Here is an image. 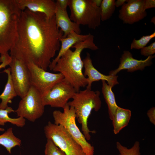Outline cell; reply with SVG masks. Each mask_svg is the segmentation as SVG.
Instances as JSON below:
<instances>
[{"label": "cell", "mask_w": 155, "mask_h": 155, "mask_svg": "<svg viewBox=\"0 0 155 155\" xmlns=\"http://www.w3.org/2000/svg\"><path fill=\"white\" fill-rule=\"evenodd\" d=\"M59 28L55 16L49 18L43 13L27 9L22 11L10 56L25 63L31 61L46 71L51 59L60 48L63 33Z\"/></svg>", "instance_id": "cell-1"}, {"label": "cell", "mask_w": 155, "mask_h": 155, "mask_svg": "<svg viewBox=\"0 0 155 155\" xmlns=\"http://www.w3.org/2000/svg\"><path fill=\"white\" fill-rule=\"evenodd\" d=\"M94 36H92L86 40L76 43L69 49L57 61L52 70L61 73L64 78L74 88L77 92L82 87L88 84L87 78L82 71L84 67L81 57L82 52L85 49L95 51L98 49L94 42Z\"/></svg>", "instance_id": "cell-2"}, {"label": "cell", "mask_w": 155, "mask_h": 155, "mask_svg": "<svg viewBox=\"0 0 155 155\" xmlns=\"http://www.w3.org/2000/svg\"><path fill=\"white\" fill-rule=\"evenodd\" d=\"M16 0H0V55L8 53L15 42L22 11Z\"/></svg>", "instance_id": "cell-3"}, {"label": "cell", "mask_w": 155, "mask_h": 155, "mask_svg": "<svg viewBox=\"0 0 155 155\" xmlns=\"http://www.w3.org/2000/svg\"><path fill=\"white\" fill-rule=\"evenodd\" d=\"M100 92L94 91L86 88L83 90L76 92L67 104L73 107L76 118L81 125L82 133L87 140L91 139L90 133H94V131H91L88 127V119L92 111H98L101 106Z\"/></svg>", "instance_id": "cell-4"}, {"label": "cell", "mask_w": 155, "mask_h": 155, "mask_svg": "<svg viewBox=\"0 0 155 155\" xmlns=\"http://www.w3.org/2000/svg\"><path fill=\"white\" fill-rule=\"evenodd\" d=\"M70 18L80 25L95 29L101 24L100 11L93 0H69Z\"/></svg>", "instance_id": "cell-5"}, {"label": "cell", "mask_w": 155, "mask_h": 155, "mask_svg": "<svg viewBox=\"0 0 155 155\" xmlns=\"http://www.w3.org/2000/svg\"><path fill=\"white\" fill-rule=\"evenodd\" d=\"M63 111L55 110L53 113L54 123L62 126L70 135L82 147L87 155H94V148L88 143L77 125L76 115L72 106L67 104Z\"/></svg>", "instance_id": "cell-6"}, {"label": "cell", "mask_w": 155, "mask_h": 155, "mask_svg": "<svg viewBox=\"0 0 155 155\" xmlns=\"http://www.w3.org/2000/svg\"><path fill=\"white\" fill-rule=\"evenodd\" d=\"M44 131L47 139L52 141L66 155H87L62 126L49 121L44 126Z\"/></svg>", "instance_id": "cell-7"}, {"label": "cell", "mask_w": 155, "mask_h": 155, "mask_svg": "<svg viewBox=\"0 0 155 155\" xmlns=\"http://www.w3.org/2000/svg\"><path fill=\"white\" fill-rule=\"evenodd\" d=\"M44 106L42 95L35 87L31 86L26 94L19 102L15 112L18 117L34 122L43 115Z\"/></svg>", "instance_id": "cell-8"}, {"label": "cell", "mask_w": 155, "mask_h": 155, "mask_svg": "<svg viewBox=\"0 0 155 155\" xmlns=\"http://www.w3.org/2000/svg\"><path fill=\"white\" fill-rule=\"evenodd\" d=\"M26 63L30 73L31 86L35 87L42 96L47 93L56 84L64 78L61 73L47 71L31 61Z\"/></svg>", "instance_id": "cell-9"}, {"label": "cell", "mask_w": 155, "mask_h": 155, "mask_svg": "<svg viewBox=\"0 0 155 155\" xmlns=\"http://www.w3.org/2000/svg\"><path fill=\"white\" fill-rule=\"evenodd\" d=\"M76 92L72 85L63 78L42 96L43 103L45 106L49 105L53 107L63 108Z\"/></svg>", "instance_id": "cell-10"}, {"label": "cell", "mask_w": 155, "mask_h": 155, "mask_svg": "<svg viewBox=\"0 0 155 155\" xmlns=\"http://www.w3.org/2000/svg\"><path fill=\"white\" fill-rule=\"evenodd\" d=\"M11 57V60L9 65L11 80L17 96L22 98L31 86L29 71L26 63L16 57Z\"/></svg>", "instance_id": "cell-11"}, {"label": "cell", "mask_w": 155, "mask_h": 155, "mask_svg": "<svg viewBox=\"0 0 155 155\" xmlns=\"http://www.w3.org/2000/svg\"><path fill=\"white\" fill-rule=\"evenodd\" d=\"M144 0H128L119 11V18L123 23L132 24L147 16L144 9Z\"/></svg>", "instance_id": "cell-12"}, {"label": "cell", "mask_w": 155, "mask_h": 155, "mask_svg": "<svg viewBox=\"0 0 155 155\" xmlns=\"http://www.w3.org/2000/svg\"><path fill=\"white\" fill-rule=\"evenodd\" d=\"M155 55L149 56L145 60H139L133 58L132 54L128 51L123 52L120 59V64L116 69L110 71L109 75L113 76L117 74L121 70L126 69L129 72H133L140 70L142 71L147 66L151 65L152 60Z\"/></svg>", "instance_id": "cell-13"}, {"label": "cell", "mask_w": 155, "mask_h": 155, "mask_svg": "<svg viewBox=\"0 0 155 155\" xmlns=\"http://www.w3.org/2000/svg\"><path fill=\"white\" fill-rule=\"evenodd\" d=\"M82 60L84 68L83 73L85 77L86 76L88 77L87 78L88 84L86 86V88L91 89L92 83L100 80L106 81L107 84L112 87L119 84L117 76L103 74L94 67L89 53H87L86 57Z\"/></svg>", "instance_id": "cell-14"}, {"label": "cell", "mask_w": 155, "mask_h": 155, "mask_svg": "<svg viewBox=\"0 0 155 155\" xmlns=\"http://www.w3.org/2000/svg\"><path fill=\"white\" fill-rule=\"evenodd\" d=\"M22 11L27 9L34 12L43 13L47 18L55 16L56 3L52 0H16Z\"/></svg>", "instance_id": "cell-15"}, {"label": "cell", "mask_w": 155, "mask_h": 155, "mask_svg": "<svg viewBox=\"0 0 155 155\" xmlns=\"http://www.w3.org/2000/svg\"><path fill=\"white\" fill-rule=\"evenodd\" d=\"M56 8L55 16L56 24L63 33V37H66L73 31L80 34V25L72 21L69 17L67 10L62 9L56 1Z\"/></svg>", "instance_id": "cell-16"}, {"label": "cell", "mask_w": 155, "mask_h": 155, "mask_svg": "<svg viewBox=\"0 0 155 155\" xmlns=\"http://www.w3.org/2000/svg\"><path fill=\"white\" fill-rule=\"evenodd\" d=\"M92 34L89 33L82 35L78 34L73 31L69 33L66 37H62L61 40V43L59 53L56 57L53 59L49 68L52 70L56 63L61 56L77 43L84 41L90 38Z\"/></svg>", "instance_id": "cell-17"}, {"label": "cell", "mask_w": 155, "mask_h": 155, "mask_svg": "<svg viewBox=\"0 0 155 155\" xmlns=\"http://www.w3.org/2000/svg\"><path fill=\"white\" fill-rule=\"evenodd\" d=\"M7 76L6 84L2 93L0 95L1 101L0 103V109H4L8 107L9 103H11L12 100L17 95L11 80L9 67L5 69L3 71Z\"/></svg>", "instance_id": "cell-18"}, {"label": "cell", "mask_w": 155, "mask_h": 155, "mask_svg": "<svg viewBox=\"0 0 155 155\" xmlns=\"http://www.w3.org/2000/svg\"><path fill=\"white\" fill-rule=\"evenodd\" d=\"M131 116L130 110L119 107L112 120L115 134L119 133L121 129L128 125Z\"/></svg>", "instance_id": "cell-19"}, {"label": "cell", "mask_w": 155, "mask_h": 155, "mask_svg": "<svg viewBox=\"0 0 155 155\" xmlns=\"http://www.w3.org/2000/svg\"><path fill=\"white\" fill-rule=\"evenodd\" d=\"M102 92L108 108L110 119L112 120L113 116L119 106L116 104L115 96L111 86L104 80L102 81Z\"/></svg>", "instance_id": "cell-20"}, {"label": "cell", "mask_w": 155, "mask_h": 155, "mask_svg": "<svg viewBox=\"0 0 155 155\" xmlns=\"http://www.w3.org/2000/svg\"><path fill=\"white\" fill-rule=\"evenodd\" d=\"M4 130V128L0 127V131ZM21 142V140L13 134L12 127L8 128L4 133L0 135V145L4 147L9 154L11 153L12 148L17 146H20Z\"/></svg>", "instance_id": "cell-21"}, {"label": "cell", "mask_w": 155, "mask_h": 155, "mask_svg": "<svg viewBox=\"0 0 155 155\" xmlns=\"http://www.w3.org/2000/svg\"><path fill=\"white\" fill-rule=\"evenodd\" d=\"M13 112L15 110L10 107L0 109V125L4 126L5 123L9 122L18 127H24L25 124V119L20 117L12 118L9 116V114Z\"/></svg>", "instance_id": "cell-22"}, {"label": "cell", "mask_w": 155, "mask_h": 155, "mask_svg": "<svg viewBox=\"0 0 155 155\" xmlns=\"http://www.w3.org/2000/svg\"><path fill=\"white\" fill-rule=\"evenodd\" d=\"M115 0H102L100 7L101 21L109 20L114 12L116 7Z\"/></svg>", "instance_id": "cell-23"}, {"label": "cell", "mask_w": 155, "mask_h": 155, "mask_svg": "<svg viewBox=\"0 0 155 155\" xmlns=\"http://www.w3.org/2000/svg\"><path fill=\"white\" fill-rule=\"evenodd\" d=\"M140 145L139 142L136 141L131 148L128 149L119 142L116 143V147L120 155H141Z\"/></svg>", "instance_id": "cell-24"}, {"label": "cell", "mask_w": 155, "mask_h": 155, "mask_svg": "<svg viewBox=\"0 0 155 155\" xmlns=\"http://www.w3.org/2000/svg\"><path fill=\"white\" fill-rule=\"evenodd\" d=\"M155 37L154 31L150 35L143 36L138 40L134 38L131 44L130 49H141L146 46L150 41Z\"/></svg>", "instance_id": "cell-25"}, {"label": "cell", "mask_w": 155, "mask_h": 155, "mask_svg": "<svg viewBox=\"0 0 155 155\" xmlns=\"http://www.w3.org/2000/svg\"><path fill=\"white\" fill-rule=\"evenodd\" d=\"M44 152L45 155H66L52 141L48 139H47Z\"/></svg>", "instance_id": "cell-26"}, {"label": "cell", "mask_w": 155, "mask_h": 155, "mask_svg": "<svg viewBox=\"0 0 155 155\" xmlns=\"http://www.w3.org/2000/svg\"><path fill=\"white\" fill-rule=\"evenodd\" d=\"M155 53V42H153L149 45L145 46L141 49V55L145 57L153 55Z\"/></svg>", "instance_id": "cell-27"}, {"label": "cell", "mask_w": 155, "mask_h": 155, "mask_svg": "<svg viewBox=\"0 0 155 155\" xmlns=\"http://www.w3.org/2000/svg\"><path fill=\"white\" fill-rule=\"evenodd\" d=\"M11 60V58L8 53L5 54L0 57V69L4 68L9 65Z\"/></svg>", "instance_id": "cell-28"}, {"label": "cell", "mask_w": 155, "mask_h": 155, "mask_svg": "<svg viewBox=\"0 0 155 155\" xmlns=\"http://www.w3.org/2000/svg\"><path fill=\"white\" fill-rule=\"evenodd\" d=\"M147 115L150 122L153 124H155V108L153 107L148 110Z\"/></svg>", "instance_id": "cell-29"}, {"label": "cell", "mask_w": 155, "mask_h": 155, "mask_svg": "<svg viewBox=\"0 0 155 155\" xmlns=\"http://www.w3.org/2000/svg\"><path fill=\"white\" fill-rule=\"evenodd\" d=\"M155 7V0H144V9L146 11L147 9Z\"/></svg>", "instance_id": "cell-30"}, {"label": "cell", "mask_w": 155, "mask_h": 155, "mask_svg": "<svg viewBox=\"0 0 155 155\" xmlns=\"http://www.w3.org/2000/svg\"><path fill=\"white\" fill-rule=\"evenodd\" d=\"M56 1L62 9L67 10V7L68 6L69 0H57Z\"/></svg>", "instance_id": "cell-31"}, {"label": "cell", "mask_w": 155, "mask_h": 155, "mask_svg": "<svg viewBox=\"0 0 155 155\" xmlns=\"http://www.w3.org/2000/svg\"><path fill=\"white\" fill-rule=\"evenodd\" d=\"M127 0H117L115 1V5L116 7H119L122 6Z\"/></svg>", "instance_id": "cell-32"}, {"label": "cell", "mask_w": 155, "mask_h": 155, "mask_svg": "<svg viewBox=\"0 0 155 155\" xmlns=\"http://www.w3.org/2000/svg\"><path fill=\"white\" fill-rule=\"evenodd\" d=\"M102 0H93V1L98 7H100L101 5Z\"/></svg>", "instance_id": "cell-33"}, {"label": "cell", "mask_w": 155, "mask_h": 155, "mask_svg": "<svg viewBox=\"0 0 155 155\" xmlns=\"http://www.w3.org/2000/svg\"><path fill=\"white\" fill-rule=\"evenodd\" d=\"M151 22L153 23L155 25V17H153L151 20Z\"/></svg>", "instance_id": "cell-34"}, {"label": "cell", "mask_w": 155, "mask_h": 155, "mask_svg": "<svg viewBox=\"0 0 155 155\" xmlns=\"http://www.w3.org/2000/svg\"><path fill=\"white\" fill-rule=\"evenodd\" d=\"M118 155H120V154H118Z\"/></svg>", "instance_id": "cell-35"}, {"label": "cell", "mask_w": 155, "mask_h": 155, "mask_svg": "<svg viewBox=\"0 0 155 155\" xmlns=\"http://www.w3.org/2000/svg\"></svg>", "instance_id": "cell-36"}, {"label": "cell", "mask_w": 155, "mask_h": 155, "mask_svg": "<svg viewBox=\"0 0 155 155\" xmlns=\"http://www.w3.org/2000/svg\"></svg>", "instance_id": "cell-37"}]
</instances>
